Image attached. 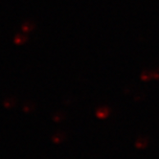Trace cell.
<instances>
[{
	"mask_svg": "<svg viewBox=\"0 0 159 159\" xmlns=\"http://www.w3.org/2000/svg\"><path fill=\"white\" fill-rule=\"evenodd\" d=\"M107 115V110H106V109H102V110H100V112H98V116L100 118H104Z\"/></svg>",
	"mask_w": 159,
	"mask_h": 159,
	"instance_id": "7a4b0ae2",
	"label": "cell"
},
{
	"mask_svg": "<svg viewBox=\"0 0 159 159\" xmlns=\"http://www.w3.org/2000/svg\"><path fill=\"white\" fill-rule=\"evenodd\" d=\"M136 146H137V148H139V149H143V148H145L147 146V140L139 139L137 142H136Z\"/></svg>",
	"mask_w": 159,
	"mask_h": 159,
	"instance_id": "6da1fadb",
	"label": "cell"
}]
</instances>
